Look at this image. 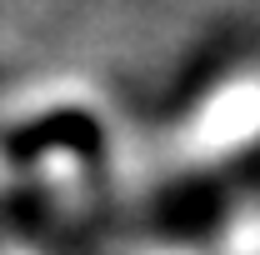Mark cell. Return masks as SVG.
Listing matches in <instances>:
<instances>
[{
    "label": "cell",
    "mask_w": 260,
    "mask_h": 255,
    "mask_svg": "<svg viewBox=\"0 0 260 255\" xmlns=\"http://www.w3.org/2000/svg\"><path fill=\"white\" fill-rule=\"evenodd\" d=\"M45 145H80V150H95L100 135L85 115H55V120H40L25 135H15V150L30 155V150H45Z\"/></svg>",
    "instance_id": "obj_1"
}]
</instances>
